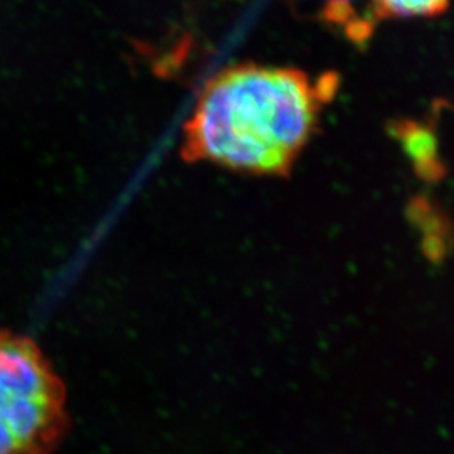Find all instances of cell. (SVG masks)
<instances>
[{
	"label": "cell",
	"instance_id": "cell-3",
	"mask_svg": "<svg viewBox=\"0 0 454 454\" xmlns=\"http://www.w3.org/2000/svg\"><path fill=\"white\" fill-rule=\"evenodd\" d=\"M403 133V140L406 144V150L411 153L412 160L418 163V168L426 167L427 177H439V162L436 159V145L433 137L419 127H409V130L399 131Z\"/></svg>",
	"mask_w": 454,
	"mask_h": 454
},
{
	"label": "cell",
	"instance_id": "cell-2",
	"mask_svg": "<svg viewBox=\"0 0 454 454\" xmlns=\"http://www.w3.org/2000/svg\"><path fill=\"white\" fill-rule=\"evenodd\" d=\"M67 426L65 386L43 352L0 333V454H52Z\"/></svg>",
	"mask_w": 454,
	"mask_h": 454
},
{
	"label": "cell",
	"instance_id": "cell-1",
	"mask_svg": "<svg viewBox=\"0 0 454 454\" xmlns=\"http://www.w3.org/2000/svg\"><path fill=\"white\" fill-rule=\"evenodd\" d=\"M326 93L300 69L238 65L206 82L184 127L182 157L256 176L290 174Z\"/></svg>",
	"mask_w": 454,
	"mask_h": 454
},
{
	"label": "cell",
	"instance_id": "cell-4",
	"mask_svg": "<svg viewBox=\"0 0 454 454\" xmlns=\"http://www.w3.org/2000/svg\"><path fill=\"white\" fill-rule=\"evenodd\" d=\"M446 9V2H377L372 5L377 19L438 16Z\"/></svg>",
	"mask_w": 454,
	"mask_h": 454
}]
</instances>
